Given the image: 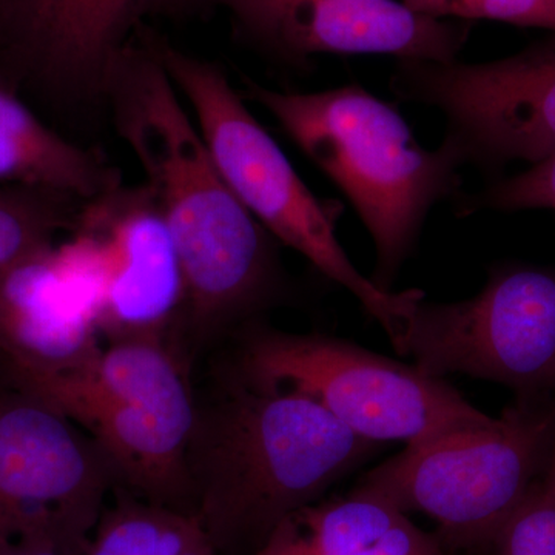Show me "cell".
<instances>
[{"instance_id":"1","label":"cell","mask_w":555,"mask_h":555,"mask_svg":"<svg viewBox=\"0 0 555 555\" xmlns=\"http://www.w3.org/2000/svg\"><path fill=\"white\" fill-rule=\"evenodd\" d=\"M105 96L173 236L189 326L207 335L247 315L268 297L275 276L268 230L225 184L145 40L119 54Z\"/></svg>"},{"instance_id":"2","label":"cell","mask_w":555,"mask_h":555,"mask_svg":"<svg viewBox=\"0 0 555 555\" xmlns=\"http://www.w3.org/2000/svg\"><path fill=\"white\" fill-rule=\"evenodd\" d=\"M377 448L317 401L243 379L196 411L188 451L193 516L218 555L257 554Z\"/></svg>"},{"instance_id":"3","label":"cell","mask_w":555,"mask_h":555,"mask_svg":"<svg viewBox=\"0 0 555 555\" xmlns=\"http://www.w3.org/2000/svg\"><path fill=\"white\" fill-rule=\"evenodd\" d=\"M247 89L356 207L377 247L375 284L389 291L427 211L455 184L459 150L449 139L437 150L416 144L400 113L358 86Z\"/></svg>"},{"instance_id":"4","label":"cell","mask_w":555,"mask_h":555,"mask_svg":"<svg viewBox=\"0 0 555 555\" xmlns=\"http://www.w3.org/2000/svg\"><path fill=\"white\" fill-rule=\"evenodd\" d=\"M188 101L215 166L236 198L268 232L347 288L382 324L393 347L423 299L420 291L393 294L361 275L337 240L341 208L317 198L275 139L262 129L211 62L144 38Z\"/></svg>"},{"instance_id":"5","label":"cell","mask_w":555,"mask_h":555,"mask_svg":"<svg viewBox=\"0 0 555 555\" xmlns=\"http://www.w3.org/2000/svg\"><path fill=\"white\" fill-rule=\"evenodd\" d=\"M7 375L10 386L42 398L100 443L118 489L193 516L188 451L198 408L160 337L113 341L75 371Z\"/></svg>"},{"instance_id":"6","label":"cell","mask_w":555,"mask_h":555,"mask_svg":"<svg viewBox=\"0 0 555 555\" xmlns=\"http://www.w3.org/2000/svg\"><path fill=\"white\" fill-rule=\"evenodd\" d=\"M554 433L550 412L509 409L485 425L406 444L356 491L425 514L459 545L489 542L535 488Z\"/></svg>"},{"instance_id":"7","label":"cell","mask_w":555,"mask_h":555,"mask_svg":"<svg viewBox=\"0 0 555 555\" xmlns=\"http://www.w3.org/2000/svg\"><path fill=\"white\" fill-rule=\"evenodd\" d=\"M241 366L250 385L308 397L378 444L420 443L492 420L443 379L324 335L259 331L248 338Z\"/></svg>"},{"instance_id":"8","label":"cell","mask_w":555,"mask_h":555,"mask_svg":"<svg viewBox=\"0 0 555 555\" xmlns=\"http://www.w3.org/2000/svg\"><path fill=\"white\" fill-rule=\"evenodd\" d=\"M119 488L96 440L42 398L0 390V540L43 537L83 555Z\"/></svg>"},{"instance_id":"9","label":"cell","mask_w":555,"mask_h":555,"mask_svg":"<svg viewBox=\"0 0 555 555\" xmlns=\"http://www.w3.org/2000/svg\"><path fill=\"white\" fill-rule=\"evenodd\" d=\"M397 350L430 377L465 374L526 392L553 387L555 273L518 269L466 301L422 299Z\"/></svg>"},{"instance_id":"10","label":"cell","mask_w":555,"mask_h":555,"mask_svg":"<svg viewBox=\"0 0 555 555\" xmlns=\"http://www.w3.org/2000/svg\"><path fill=\"white\" fill-rule=\"evenodd\" d=\"M392 87L443 112L463 160L537 164L555 152V49L483 64L404 61Z\"/></svg>"},{"instance_id":"11","label":"cell","mask_w":555,"mask_h":555,"mask_svg":"<svg viewBox=\"0 0 555 555\" xmlns=\"http://www.w3.org/2000/svg\"><path fill=\"white\" fill-rule=\"evenodd\" d=\"M158 0H0V56L64 100L104 98L139 16Z\"/></svg>"},{"instance_id":"12","label":"cell","mask_w":555,"mask_h":555,"mask_svg":"<svg viewBox=\"0 0 555 555\" xmlns=\"http://www.w3.org/2000/svg\"><path fill=\"white\" fill-rule=\"evenodd\" d=\"M76 228L100 238L107 286L98 331L113 341L160 337L184 308L177 246L149 188H116L83 204Z\"/></svg>"},{"instance_id":"13","label":"cell","mask_w":555,"mask_h":555,"mask_svg":"<svg viewBox=\"0 0 555 555\" xmlns=\"http://www.w3.org/2000/svg\"><path fill=\"white\" fill-rule=\"evenodd\" d=\"M259 33L299 54H390L448 64L467 28L397 0H295Z\"/></svg>"},{"instance_id":"14","label":"cell","mask_w":555,"mask_h":555,"mask_svg":"<svg viewBox=\"0 0 555 555\" xmlns=\"http://www.w3.org/2000/svg\"><path fill=\"white\" fill-rule=\"evenodd\" d=\"M98 327L67 280L54 246L22 261L0 287V358L7 372H65L101 353Z\"/></svg>"},{"instance_id":"15","label":"cell","mask_w":555,"mask_h":555,"mask_svg":"<svg viewBox=\"0 0 555 555\" xmlns=\"http://www.w3.org/2000/svg\"><path fill=\"white\" fill-rule=\"evenodd\" d=\"M0 185L57 193L83 203L119 188V177L89 150L49 129L0 89Z\"/></svg>"},{"instance_id":"16","label":"cell","mask_w":555,"mask_h":555,"mask_svg":"<svg viewBox=\"0 0 555 555\" xmlns=\"http://www.w3.org/2000/svg\"><path fill=\"white\" fill-rule=\"evenodd\" d=\"M83 555H182L207 539L198 518L116 489Z\"/></svg>"},{"instance_id":"17","label":"cell","mask_w":555,"mask_h":555,"mask_svg":"<svg viewBox=\"0 0 555 555\" xmlns=\"http://www.w3.org/2000/svg\"><path fill=\"white\" fill-rule=\"evenodd\" d=\"M75 198L24 188L0 185V287L22 261L53 246L54 236L78 215Z\"/></svg>"},{"instance_id":"18","label":"cell","mask_w":555,"mask_h":555,"mask_svg":"<svg viewBox=\"0 0 555 555\" xmlns=\"http://www.w3.org/2000/svg\"><path fill=\"white\" fill-rule=\"evenodd\" d=\"M436 17L506 22L555 31V0H404Z\"/></svg>"},{"instance_id":"19","label":"cell","mask_w":555,"mask_h":555,"mask_svg":"<svg viewBox=\"0 0 555 555\" xmlns=\"http://www.w3.org/2000/svg\"><path fill=\"white\" fill-rule=\"evenodd\" d=\"M494 542L499 555H555V500L545 485L532 489Z\"/></svg>"},{"instance_id":"20","label":"cell","mask_w":555,"mask_h":555,"mask_svg":"<svg viewBox=\"0 0 555 555\" xmlns=\"http://www.w3.org/2000/svg\"><path fill=\"white\" fill-rule=\"evenodd\" d=\"M485 204L502 210L554 208L555 152L525 173L507 179L485 195Z\"/></svg>"},{"instance_id":"21","label":"cell","mask_w":555,"mask_h":555,"mask_svg":"<svg viewBox=\"0 0 555 555\" xmlns=\"http://www.w3.org/2000/svg\"><path fill=\"white\" fill-rule=\"evenodd\" d=\"M259 555H302L299 554L284 531L283 526L273 532L269 542L259 550ZM352 555H443L433 537L416 528L411 520L400 531L383 542Z\"/></svg>"},{"instance_id":"22","label":"cell","mask_w":555,"mask_h":555,"mask_svg":"<svg viewBox=\"0 0 555 555\" xmlns=\"http://www.w3.org/2000/svg\"><path fill=\"white\" fill-rule=\"evenodd\" d=\"M221 2L235 11L248 27L261 31L284 7L295 0H221Z\"/></svg>"},{"instance_id":"23","label":"cell","mask_w":555,"mask_h":555,"mask_svg":"<svg viewBox=\"0 0 555 555\" xmlns=\"http://www.w3.org/2000/svg\"><path fill=\"white\" fill-rule=\"evenodd\" d=\"M0 555H33L30 537L0 540Z\"/></svg>"},{"instance_id":"24","label":"cell","mask_w":555,"mask_h":555,"mask_svg":"<svg viewBox=\"0 0 555 555\" xmlns=\"http://www.w3.org/2000/svg\"><path fill=\"white\" fill-rule=\"evenodd\" d=\"M182 555H218V553L215 551V547L211 546V543L208 542V539H206L199 542L198 545L190 547V550L185 551Z\"/></svg>"},{"instance_id":"25","label":"cell","mask_w":555,"mask_h":555,"mask_svg":"<svg viewBox=\"0 0 555 555\" xmlns=\"http://www.w3.org/2000/svg\"><path fill=\"white\" fill-rule=\"evenodd\" d=\"M545 488L547 489V492H550V494L553 495V499L555 500V456H554L553 466H551V474H550V477H547Z\"/></svg>"}]
</instances>
